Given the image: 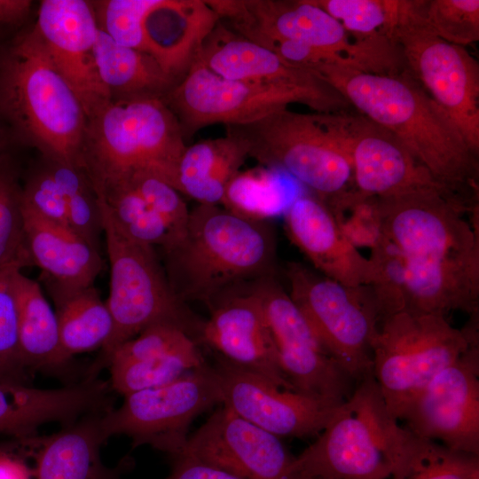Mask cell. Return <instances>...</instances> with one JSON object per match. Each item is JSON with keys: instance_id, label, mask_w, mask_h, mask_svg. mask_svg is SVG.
I'll use <instances>...</instances> for the list:
<instances>
[{"instance_id": "6da1fadb", "label": "cell", "mask_w": 479, "mask_h": 479, "mask_svg": "<svg viewBox=\"0 0 479 479\" xmlns=\"http://www.w3.org/2000/svg\"><path fill=\"white\" fill-rule=\"evenodd\" d=\"M381 232L399 254L407 310L478 312V212L436 185L374 197Z\"/></svg>"}, {"instance_id": "7a4b0ae2", "label": "cell", "mask_w": 479, "mask_h": 479, "mask_svg": "<svg viewBox=\"0 0 479 479\" xmlns=\"http://www.w3.org/2000/svg\"><path fill=\"white\" fill-rule=\"evenodd\" d=\"M310 71L360 114L392 132L439 186L471 209L478 208L479 153L407 71L382 75L338 63Z\"/></svg>"}, {"instance_id": "3957f363", "label": "cell", "mask_w": 479, "mask_h": 479, "mask_svg": "<svg viewBox=\"0 0 479 479\" xmlns=\"http://www.w3.org/2000/svg\"><path fill=\"white\" fill-rule=\"evenodd\" d=\"M163 268L176 296L208 308L244 280L276 275V238L268 222L238 216L222 206L190 209L182 238L161 250Z\"/></svg>"}, {"instance_id": "277c9868", "label": "cell", "mask_w": 479, "mask_h": 479, "mask_svg": "<svg viewBox=\"0 0 479 479\" xmlns=\"http://www.w3.org/2000/svg\"><path fill=\"white\" fill-rule=\"evenodd\" d=\"M0 120L45 160L82 169L88 117L35 27L0 55Z\"/></svg>"}, {"instance_id": "5b68a950", "label": "cell", "mask_w": 479, "mask_h": 479, "mask_svg": "<svg viewBox=\"0 0 479 479\" xmlns=\"http://www.w3.org/2000/svg\"><path fill=\"white\" fill-rule=\"evenodd\" d=\"M185 146L179 122L163 98H115L88 121L82 169L96 191L140 175L177 190Z\"/></svg>"}, {"instance_id": "8992f818", "label": "cell", "mask_w": 479, "mask_h": 479, "mask_svg": "<svg viewBox=\"0 0 479 479\" xmlns=\"http://www.w3.org/2000/svg\"><path fill=\"white\" fill-rule=\"evenodd\" d=\"M99 206L111 271L106 303L113 331L88 368L87 378H98L116 348L150 326H176L199 345L205 321L176 296L155 247L124 235Z\"/></svg>"}, {"instance_id": "52a82bcc", "label": "cell", "mask_w": 479, "mask_h": 479, "mask_svg": "<svg viewBox=\"0 0 479 479\" xmlns=\"http://www.w3.org/2000/svg\"><path fill=\"white\" fill-rule=\"evenodd\" d=\"M405 433L369 373L357 381L318 439L294 457L292 471L301 479H387Z\"/></svg>"}, {"instance_id": "ba28073f", "label": "cell", "mask_w": 479, "mask_h": 479, "mask_svg": "<svg viewBox=\"0 0 479 479\" xmlns=\"http://www.w3.org/2000/svg\"><path fill=\"white\" fill-rule=\"evenodd\" d=\"M248 157L292 176L324 202L336 218L355 199L350 158L319 119L318 113L287 108L255 122L225 126Z\"/></svg>"}, {"instance_id": "9c48e42d", "label": "cell", "mask_w": 479, "mask_h": 479, "mask_svg": "<svg viewBox=\"0 0 479 479\" xmlns=\"http://www.w3.org/2000/svg\"><path fill=\"white\" fill-rule=\"evenodd\" d=\"M462 329L446 316L404 310L383 318L373 345V374L389 412L403 420L429 382L478 341V312Z\"/></svg>"}, {"instance_id": "30bf717a", "label": "cell", "mask_w": 479, "mask_h": 479, "mask_svg": "<svg viewBox=\"0 0 479 479\" xmlns=\"http://www.w3.org/2000/svg\"><path fill=\"white\" fill-rule=\"evenodd\" d=\"M163 99L177 116L185 141L207 126L250 123L293 103L306 105L317 113L342 112L350 106L330 85L315 88L228 80L208 70L198 59Z\"/></svg>"}, {"instance_id": "8fae6325", "label": "cell", "mask_w": 479, "mask_h": 479, "mask_svg": "<svg viewBox=\"0 0 479 479\" xmlns=\"http://www.w3.org/2000/svg\"><path fill=\"white\" fill-rule=\"evenodd\" d=\"M219 20L250 39L265 35L291 40L336 54L351 67L390 74L398 66L393 43L383 35L357 38L310 0H207Z\"/></svg>"}, {"instance_id": "7c38bea8", "label": "cell", "mask_w": 479, "mask_h": 479, "mask_svg": "<svg viewBox=\"0 0 479 479\" xmlns=\"http://www.w3.org/2000/svg\"><path fill=\"white\" fill-rule=\"evenodd\" d=\"M289 295L317 337L358 381L373 373V345L381 316L369 286L349 287L297 262L286 267Z\"/></svg>"}, {"instance_id": "4fadbf2b", "label": "cell", "mask_w": 479, "mask_h": 479, "mask_svg": "<svg viewBox=\"0 0 479 479\" xmlns=\"http://www.w3.org/2000/svg\"><path fill=\"white\" fill-rule=\"evenodd\" d=\"M426 0H413L393 28L407 72L447 114L479 153V65L463 46L436 36L424 19Z\"/></svg>"}, {"instance_id": "5bb4252c", "label": "cell", "mask_w": 479, "mask_h": 479, "mask_svg": "<svg viewBox=\"0 0 479 479\" xmlns=\"http://www.w3.org/2000/svg\"><path fill=\"white\" fill-rule=\"evenodd\" d=\"M223 404L217 375L206 363L174 381L124 396L122 404L100 417L106 440L124 435L132 446L148 445L171 455L185 450L196 417Z\"/></svg>"}, {"instance_id": "9a60e30c", "label": "cell", "mask_w": 479, "mask_h": 479, "mask_svg": "<svg viewBox=\"0 0 479 479\" xmlns=\"http://www.w3.org/2000/svg\"><path fill=\"white\" fill-rule=\"evenodd\" d=\"M279 365L294 390L337 402L352 393L355 381L320 342L276 275L254 281Z\"/></svg>"}, {"instance_id": "2e32d148", "label": "cell", "mask_w": 479, "mask_h": 479, "mask_svg": "<svg viewBox=\"0 0 479 479\" xmlns=\"http://www.w3.org/2000/svg\"><path fill=\"white\" fill-rule=\"evenodd\" d=\"M211 365L218 378L222 404L279 437L302 438L319 434L344 402L283 389L216 354Z\"/></svg>"}, {"instance_id": "e0dca14e", "label": "cell", "mask_w": 479, "mask_h": 479, "mask_svg": "<svg viewBox=\"0 0 479 479\" xmlns=\"http://www.w3.org/2000/svg\"><path fill=\"white\" fill-rule=\"evenodd\" d=\"M403 420L420 437L479 455V341L429 382Z\"/></svg>"}, {"instance_id": "ac0fdd59", "label": "cell", "mask_w": 479, "mask_h": 479, "mask_svg": "<svg viewBox=\"0 0 479 479\" xmlns=\"http://www.w3.org/2000/svg\"><path fill=\"white\" fill-rule=\"evenodd\" d=\"M319 119L349 154L355 192L382 197L436 185L389 130L362 114L318 113Z\"/></svg>"}, {"instance_id": "d6986e66", "label": "cell", "mask_w": 479, "mask_h": 479, "mask_svg": "<svg viewBox=\"0 0 479 479\" xmlns=\"http://www.w3.org/2000/svg\"><path fill=\"white\" fill-rule=\"evenodd\" d=\"M34 27L52 62L81 101L89 121L112 100L95 60L98 27L92 4L83 0H43Z\"/></svg>"}, {"instance_id": "ffe728a7", "label": "cell", "mask_w": 479, "mask_h": 479, "mask_svg": "<svg viewBox=\"0 0 479 479\" xmlns=\"http://www.w3.org/2000/svg\"><path fill=\"white\" fill-rule=\"evenodd\" d=\"M181 455L208 463L242 479H301L292 471L294 457L279 436L250 423L224 405L216 409L189 436Z\"/></svg>"}, {"instance_id": "44dd1931", "label": "cell", "mask_w": 479, "mask_h": 479, "mask_svg": "<svg viewBox=\"0 0 479 479\" xmlns=\"http://www.w3.org/2000/svg\"><path fill=\"white\" fill-rule=\"evenodd\" d=\"M114 225L130 239L166 250L184 235L190 209L167 182L140 175L98 191Z\"/></svg>"}, {"instance_id": "7402d4cb", "label": "cell", "mask_w": 479, "mask_h": 479, "mask_svg": "<svg viewBox=\"0 0 479 479\" xmlns=\"http://www.w3.org/2000/svg\"><path fill=\"white\" fill-rule=\"evenodd\" d=\"M200 344L216 355L294 390L279 363L276 348L258 298L252 292H228L209 308Z\"/></svg>"}, {"instance_id": "603a6c76", "label": "cell", "mask_w": 479, "mask_h": 479, "mask_svg": "<svg viewBox=\"0 0 479 479\" xmlns=\"http://www.w3.org/2000/svg\"><path fill=\"white\" fill-rule=\"evenodd\" d=\"M206 363L187 334L173 326L155 325L116 348L106 368L111 389L124 397L174 381Z\"/></svg>"}, {"instance_id": "cb8c5ba5", "label": "cell", "mask_w": 479, "mask_h": 479, "mask_svg": "<svg viewBox=\"0 0 479 479\" xmlns=\"http://www.w3.org/2000/svg\"><path fill=\"white\" fill-rule=\"evenodd\" d=\"M111 390L109 382L98 378L51 389L0 382V435L27 439L36 436L46 423L65 426L89 414L104 413L113 408Z\"/></svg>"}, {"instance_id": "d4e9b609", "label": "cell", "mask_w": 479, "mask_h": 479, "mask_svg": "<svg viewBox=\"0 0 479 479\" xmlns=\"http://www.w3.org/2000/svg\"><path fill=\"white\" fill-rule=\"evenodd\" d=\"M284 214L290 240L318 272L349 287L373 283L372 261L350 241L324 202L315 196L300 195Z\"/></svg>"}, {"instance_id": "484cf974", "label": "cell", "mask_w": 479, "mask_h": 479, "mask_svg": "<svg viewBox=\"0 0 479 479\" xmlns=\"http://www.w3.org/2000/svg\"><path fill=\"white\" fill-rule=\"evenodd\" d=\"M218 21L206 0H156L144 19L145 52L177 83Z\"/></svg>"}, {"instance_id": "4316f807", "label": "cell", "mask_w": 479, "mask_h": 479, "mask_svg": "<svg viewBox=\"0 0 479 479\" xmlns=\"http://www.w3.org/2000/svg\"><path fill=\"white\" fill-rule=\"evenodd\" d=\"M21 206L25 244L32 265L41 270L49 293L94 286L104 266L100 251L70 228Z\"/></svg>"}, {"instance_id": "83f0119b", "label": "cell", "mask_w": 479, "mask_h": 479, "mask_svg": "<svg viewBox=\"0 0 479 479\" xmlns=\"http://www.w3.org/2000/svg\"><path fill=\"white\" fill-rule=\"evenodd\" d=\"M103 413L83 416L46 436L20 440V457H30L32 479H121L120 466H106L100 454L106 441L101 432Z\"/></svg>"}, {"instance_id": "f1b7e54d", "label": "cell", "mask_w": 479, "mask_h": 479, "mask_svg": "<svg viewBox=\"0 0 479 479\" xmlns=\"http://www.w3.org/2000/svg\"><path fill=\"white\" fill-rule=\"evenodd\" d=\"M197 59L208 70L228 80L279 82L315 88L329 86L310 70L287 62L220 20L204 42Z\"/></svg>"}, {"instance_id": "f546056e", "label": "cell", "mask_w": 479, "mask_h": 479, "mask_svg": "<svg viewBox=\"0 0 479 479\" xmlns=\"http://www.w3.org/2000/svg\"><path fill=\"white\" fill-rule=\"evenodd\" d=\"M20 350L28 372L61 376L72 359L61 346L54 310L39 284L18 270L13 276Z\"/></svg>"}, {"instance_id": "4dcf8cb0", "label": "cell", "mask_w": 479, "mask_h": 479, "mask_svg": "<svg viewBox=\"0 0 479 479\" xmlns=\"http://www.w3.org/2000/svg\"><path fill=\"white\" fill-rule=\"evenodd\" d=\"M249 158L244 144L231 136L186 145L177 171V190L198 204L221 206L231 180Z\"/></svg>"}, {"instance_id": "1f68e13d", "label": "cell", "mask_w": 479, "mask_h": 479, "mask_svg": "<svg viewBox=\"0 0 479 479\" xmlns=\"http://www.w3.org/2000/svg\"><path fill=\"white\" fill-rule=\"evenodd\" d=\"M94 56L112 99L161 97L177 84L147 53L116 43L98 28Z\"/></svg>"}, {"instance_id": "d6a6232c", "label": "cell", "mask_w": 479, "mask_h": 479, "mask_svg": "<svg viewBox=\"0 0 479 479\" xmlns=\"http://www.w3.org/2000/svg\"><path fill=\"white\" fill-rule=\"evenodd\" d=\"M50 294L55 306L61 346L68 358L106 344L113 331V319L94 286Z\"/></svg>"}, {"instance_id": "836d02e7", "label": "cell", "mask_w": 479, "mask_h": 479, "mask_svg": "<svg viewBox=\"0 0 479 479\" xmlns=\"http://www.w3.org/2000/svg\"><path fill=\"white\" fill-rule=\"evenodd\" d=\"M479 455L452 450L406 428L393 479H479Z\"/></svg>"}, {"instance_id": "e575fe53", "label": "cell", "mask_w": 479, "mask_h": 479, "mask_svg": "<svg viewBox=\"0 0 479 479\" xmlns=\"http://www.w3.org/2000/svg\"><path fill=\"white\" fill-rule=\"evenodd\" d=\"M294 200L289 198L277 169L259 166L235 175L227 185L221 206L247 219L268 222L285 213Z\"/></svg>"}, {"instance_id": "d590c367", "label": "cell", "mask_w": 479, "mask_h": 479, "mask_svg": "<svg viewBox=\"0 0 479 479\" xmlns=\"http://www.w3.org/2000/svg\"><path fill=\"white\" fill-rule=\"evenodd\" d=\"M45 161L65 197L69 228L100 251L103 224L99 200L85 170L73 165Z\"/></svg>"}, {"instance_id": "8d00e7d4", "label": "cell", "mask_w": 479, "mask_h": 479, "mask_svg": "<svg viewBox=\"0 0 479 479\" xmlns=\"http://www.w3.org/2000/svg\"><path fill=\"white\" fill-rule=\"evenodd\" d=\"M355 37L381 35L390 39L410 0H310Z\"/></svg>"}, {"instance_id": "74e56055", "label": "cell", "mask_w": 479, "mask_h": 479, "mask_svg": "<svg viewBox=\"0 0 479 479\" xmlns=\"http://www.w3.org/2000/svg\"><path fill=\"white\" fill-rule=\"evenodd\" d=\"M30 265L20 260L0 268V382L27 384L29 372L20 350L13 276Z\"/></svg>"}, {"instance_id": "f35d334b", "label": "cell", "mask_w": 479, "mask_h": 479, "mask_svg": "<svg viewBox=\"0 0 479 479\" xmlns=\"http://www.w3.org/2000/svg\"><path fill=\"white\" fill-rule=\"evenodd\" d=\"M31 265L23 230L21 186L10 160H0V268L15 261Z\"/></svg>"}, {"instance_id": "ab89813d", "label": "cell", "mask_w": 479, "mask_h": 479, "mask_svg": "<svg viewBox=\"0 0 479 479\" xmlns=\"http://www.w3.org/2000/svg\"><path fill=\"white\" fill-rule=\"evenodd\" d=\"M375 275L369 286L373 291L381 321L407 310V294L403 263L392 243L381 232L370 247Z\"/></svg>"}, {"instance_id": "60d3db41", "label": "cell", "mask_w": 479, "mask_h": 479, "mask_svg": "<svg viewBox=\"0 0 479 479\" xmlns=\"http://www.w3.org/2000/svg\"><path fill=\"white\" fill-rule=\"evenodd\" d=\"M424 19L447 43L465 47L479 40L478 0H426Z\"/></svg>"}, {"instance_id": "b9f144b4", "label": "cell", "mask_w": 479, "mask_h": 479, "mask_svg": "<svg viewBox=\"0 0 479 479\" xmlns=\"http://www.w3.org/2000/svg\"><path fill=\"white\" fill-rule=\"evenodd\" d=\"M156 0H105L92 4L98 27L116 43L145 52L144 19Z\"/></svg>"}, {"instance_id": "7bdbcfd3", "label": "cell", "mask_w": 479, "mask_h": 479, "mask_svg": "<svg viewBox=\"0 0 479 479\" xmlns=\"http://www.w3.org/2000/svg\"><path fill=\"white\" fill-rule=\"evenodd\" d=\"M21 203L42 217L69 228L65 197L46 163L21 186Z\"/></svg>"}, {"instance_id": "ee69618b", "label": "cell", "mask_w": 479, "mask_h": 479, "mask_svg": "<svg viewBox=\"0 0 479 479\" xmlns=\"http://www.w3.org/2000/svg\"><path fill=\"white\" fill-rule=\"evenodd\" d=\"M174 459L170 474L165 479H242L226 470L181 455Z\"/></svg>"}, {"instance_id": "f6af8a7d", "label": "cell", "mask_w": 479, "mask_h": 479, "mask_svg": "<svg viewBox=\"0 0 479 479\" xmlns=\"http://www.w3.org/2000/svg\"><path fill=\"white\" fill-rule=\"evenodd\" d=\"M0 479H32L25 459L0 446Z\"/></svg>"}, {"instance_id": "bcb514c9", "label": "cell", "mask_w": 479, "mask_h": 479, "mask_svg": "<svg viewBox=\"0 0 479 479\" xmlns=\"http://www.w3.org/2000/svg\"><path fill=\"white\" fill-rule=\"evenodd\" d=\"M31 2L27 0H0V23L16 25L28 14Z\"/></svg>"}, {"instance_id": "7dc6e473", "label": "cell", "mask_w": 479, "mask_h": 479, "mask_svg": "<svg viewBox=\"0 0 479 479\" xmlns=\"http://www.w3.org/2000/svg\"><path fill=\"white\" fill-rule=\"evenodd\" d=\"M4 137L3 136L2 131L0 130V160L4 156Z\"/></svg>"}]
</instances>
